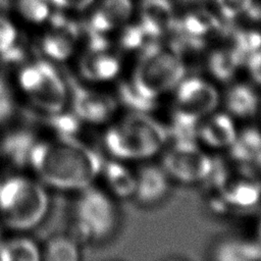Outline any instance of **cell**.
Listing matches in <instances>:
<instances>
[{
	"label": "cell",
	"mask_w": 261,
	"mask_h": 261,
	"mask_svg": "<svg viewBox=\"0 0 261 261\" xmlns=\"http://www.w3.org/2000/svg\"><path fill=\"white\" fill-rule=\"evenodd\" d=\"M42 121L48 124L58 136H74L82 122L72 111L63 112V110L44 112Z\"/></svg>",
	"instance_id": "23"
},
{
	"label": "cell",
	"mask_w": 261,
	"mask_h": 261,
	"mask_svg": "<svg viewBox=\"0 0 261 261\" xmlns=\"http://www.w3.org/2000/svg\"><path fill=\"white\" fill-rule=\"evenodd\" d=\"M119 59L113 54L102 51V49L92 50L80 63V72L88 81L107 82L114 79L120 71Z\"/></svg>",
	"instance_id": "14"
},
{
	"label": "cell",
	"mask_w": 261,
	"mask_h": 261,
	"mask_svg": "<svg viewBox=\"0 0 261 261\" xmlns=\"http://www.w3.org/2000/svg\"><path fill=\"white\" fill-rule=\"evenodd\" d=\"M231 157L237 163H253L261 152V130L256 127H247L238 132L237 137L228 148Z\"/></svg>",
	"instance_id": "17"
},
{
	"label": "cell",
	"mask_w": 261,
	"mask_h": 261,
	"mask_svg": "<svg viewBox=\"0 0 261 261\" xmlns=\"http://www.w3.org/2000/svg\"><path fill=\"white\" fill-rule=\"evenodd\" d=\"M118 98L121 102H123L126 106H128L132 111L139 112H147L155 105L156 101H151L143 96H141L134 87L129 84L122 85L118 90Z\"/></svg>",
	"instance_id": "25"
},
{
	"label": "cell",
	"mask_w": 261,
	"mask_h": 261,
	"mask_svg": "<svg viewBox=\"0 0 261 261\" xmlns=\"http://www.w3.org/2000/svg\"><path fill=\"white\" fill-rule=\"evenodd\" d=\"M66 81L72 112L82 122L101 124L111 120L118 107V101L114 97L77 85L70 77Z\"/></svg>",
	"instance_id": "9"
},
{
	"label": "cell",
	"mask_w": 261,
	"mask_h": 261,
	"mask_svg": "<svg viewBox=\"0 0 261 261\" xmlns=\"http://www.w3.org/2000/svg\"><path fill=\"white\" fill-rule=\"evenodd\" d=\"M218 189L224 203L239 208L256 205L261 199V180L255 172L240 168L222 171Z\"/></svg>",
	"instance_id": "10"
},
{
	"label": "cell",
	"mask_w": 261,
	"mask_h": 261,
	"mask_svg": "<svg viewBox=\"0 0 261 261\" xmlns=\"http://www.w3.org/2000/svg\"><path fill=\"white\" fill-rule=\"evenodd\" d=\"M73 41L72 34L66 32H54L45 36L42 42V47L49 57L56 60H63L72 53Z\"/></svg>",
	"instance_id": "21"
},
{
	"label": "cell",
	"mask_w": 261,
	"mask_h": 261,
	"mask_svg": "<svg viewBox=\"0 0 261 261\" xmlns=\"http://www.w3.org/2000/svg\"><path fill=\"white\" fill-rule=\"evenodd\" d=\"M100 156L74 136L37 141L29 165L49 186L83 190L92 185L102 168Z\"/></svg>",
	"instance_id": "1"
},
{
	"label": "cell",
	"mask_w": 261,
	"mask_h": 261,
	"mask_svg": "<svg viewBox=\"0 0 261 261\" xmlns=\"http://www.w3.org/2000/svg\"><path fill=\"white\" fill-rule=\"evenodd\" d=\"M48 195L37 181L12 176L0 182V213L5 224L13 229H30L46 215Z\"/></svg>",
	"instance_id": "3"
},
{
	"label": "cell",
	"mask_w": 261,
	"mask_h": 261,
	"mask_svg": "<svg viewBox=\"0 0 261 261\" xmlns=\"http://www.w3.org/2000/svg\"><path fill=\"white\" fill-rule=\"evenodd\" d=\"M20 89L43 112L63 110L68 99V85L63 74L46 60L23 65L17 75Z\"/></svg>",
	"instance_id": "5"
},
{
	"label": "cell",
	"mask_w": 261,
	"mask_h": 261,
	"mask_svg": "<svg viewBox=\"0 0 261 261\" xmlns=\"http://www.w3.org/2000/svg\"><path fill=\"white\" fill-rule=\"evenodd\" d=\"M219 11L227 17H237L246 13L253 5V0H214Z\"/></svg>",
	"instance_id": "26"
},
{
	"label": "cell",
	"mask_w": 261,
	"mask_h": 261,
	"mask_svg": "<svg viewBox=\"0 0 261 261\" xmlns=\"http://www.w3.org/2000/svg\"><path fill=\"white\" fill-rule=\"evenodd\" d=\"M40 259V250L35 242L28 238H12L0 242L1 261H36Z\"/></svg>",
	"instance_id": "18"
},
{
	"label": "cell",
	"mask_w": 261,
	"mask_h": 261,
	"mask_svg": "<svg viewBox=\"0 0 261 261\" xmlns=\"http://www.w3.org/2000/svg\"><path fill=\"white\" fill-rule=\"evenodd\" d=\"M161 166L169 178L182 184L200 182L214 169L210 156L191 140L175 141L165 152Z\"/></svg>",
	"instance_id": "8"
},
{
	"label": "cell",
	"mask_w": 261,
	"mask_h": 261,
	"mask_svg": "<svg viewBox=\"0 0 261 261\" xmlns=\"http://www.w3.org/2000/svg\"><path fill=\"white\" fill-rule=\"evenodd\" d=\"M52 5L68 10H84L90 7L95 0H50Z\"/></svg>",
	"instance_id": "30"
},
{
	"label": "cell",
	"mask_w": 261,
	"mask_h": 261,
	"mask_svg": "<svg viewBox=\"0 0 261 261\" xmlns=\"http://www.w3.org/2000/svg\"><path fill=\"white\" fill-rule=\"evenodd\" d=\"M34 132L27 128H16L8 132L0 142L1 155L17 167L29 165L30 155L37 143Z\"/></svg>",
	"instance_id": "13"
},
{
	"label": "cell",
	"mask_w": 261,
	"mask_h": 261,
	"mask_svg": "<svg viewBox=\"0 0 261 261\" xmlns=\"http://www.w3.org/2000/svg\"><path fill=\"white\" fill-rule=\"evenodd\" d=\"M137 186L134 197L144 205L160 202L169 189V177L162 166L144 165L137 173Z\"/></svg>",
	"instance_id": "12"
},
{
	"label": "cell",
	"mask_w": 261,
	"mask_h": 261,
	"mask_svg": "<svg viewBox=\"0 0 261 261\" xmlns=\"http://www.w3.org/2000/svg\"><path fill=\"white\" fill-rule=\"evenodd\" d=\"M215 257L222 261L260 260L261 244L247 241H229L221 244L215 251Z\"/></svg>",
	"instance_id": "19"
},
{
	"label": "cell",
	"mask_w": 261,
	"mask_h": 261,
	"mask_svg": "<svg viewBox=\"0 0 261 261\" xmlns=\"http://www.w3.org/2000/svg\"><path fill=\"white\" fill-rule=\"evenodd\" d=\"M236 51H217L213 53L208 62V68L217 80L227 81L231 79L240 64Z\"/></svg>",
	"instance_id": "20"
},
{
	"label": "cell",
	"mask_w": 261,
	"mask_h": 261,
	"mask_svg": "<svg viewBox=\"0 0 261 261\" xmlns=\"http://www.w3.org/2000/svg\"><path fill=\"white\" fill-rule=\"evenodd\" d=\"M185 64L174 53L152 51L136 65L130 85L144 98L156 101L173 91L185 77Z\"/></svg>",
	"instance_id": "4"
},
{
	"label": "cell",
	"mask_w": 261,
	"mask_h": 261,
	"mask_svg": "<svg viewBox=\"0 0 261 261\" xmlns=\"http://www.w3.org/2000/svg\"><path fill=\"white\" fill-rule=\"evenodd\" d=\"M224 104L231 117L250 118L258 111L259 97L250 86L237 84L228 89L224 97Z\"/></svg>",
	"instance_id": "16"
},
{
	"label": "cell",
	"mask_w": 261,
	"mask_h": 261,
	"mask_svg": "<svg viewBox=\"0 0 261 261\" xmlns=\"http://www.w3.org/2000/svg\"><path fill=\"white\" fill-rule=\"evenodd\" d=\"M75 215L77 230L85 239H104L117 224V210L112 199L91 186L83 189L76 202Z\"/></svg>",
	"instance_id": "7"
},
{
	"label": "cell",
	"mask_w": 261,
	"mask_h": 261,
	"mask_svg": "<svg viewBox=\"0 0 261 261\" xmlns=\"http://www.w3.org/2000/svg\"><path fill=\"white\" fill-rule=\"evenodd\" d=\"M257 236H258V238H259V240H260V243H261V218L259 219V221H258V224H257Z\"/></svg>",
	"instance_id": "32"
},
{
	"label": "cell",
	"mask_w": 261,
	"mask_h": 261,
	"mask_svg": "<svg viewBox=\"0 0 261 261\" xmlns=\"http://www.w3.org/2000/svg\"><path fill=\"white\" fill-rule=\"evenodd\" d=\"M247 69L251 79L261 86V49L248 57Z\"/></svg>",
	"instance_id": "29"
},
{
	"label": "cell",
	"mask_w": 261,
	"mask_h": 261,
	"mask_svg": "<svg viewBox=\"0 0 261 261\" xmlns=\"http://www.w3.org/2000/svg\"><path fill=\"white\" fill-rule=\"evenodd\" d=\"M100 173L103 174L105 184L113 196L121 199L134 197L137 175L120 160L103 163Z\"/></svg>",
	"instance_id": "15"
},
{
	"label": "cell",
	"mask_w": 261,
	"mask_h": 261,
	"mask_svg": "<svg viewBox=\"0 0 261 261\" xmlns=\"http://www.w3.org/2000/svg\"><path fill=\"white\" fill-rule=\"evenodd\" d=\"M15 108V102L13 93L8 83L0 77V122H4L9 119Z\"/></svg>",
	"instance_id": "27"
},
{
	"label": "cell",
	"mask_w": 261,
	"mask_h": 261,
	"mask_svg": "<svg viewBox=\"0 0 261 261\" xmlns=\"http://www.w3.org/2000/svg\"><path fill=\"white\" fill-rule=\"evenodd\" d=\"M45 258L52 261H74L80 257L76 244L66 237H55L48 242L44 251Z\"/></svg>",
	"instance_id": "22"
},
{
	"label": "cell",
	"mask_w": 261,
	"mask_h": 261,
	"mask_svg": "<svg viewBox=\"0 0 261 261\" xmlns=\"http://www.w3.org/2000/svg\"><path fill=\"white\" fill-rule=\"evenodd\" d=\"M238 130L228 113L212 112L204 117L197 126V138L212 149H228Z\"/></svg>",
	"instance_id": "11"
},
{
	"label": "cell",
	"mask_w": 261,
	"mask_h": 261,
	"mask_svg": "<svg viewBox=\"0 0 261 261\" xmlns=\"http://www.w3.org/2000/svg\"><path fill=\"white\" fill-rule=\"evenodd\" d=\"M219 103L216 88L198 76L184 77L174 89L172 122L198 125Z\"/></svg>",
	"instance_id": "6"
},
{
	"label": "cell",
	"mask_w": 261,
	"mask_h": 261,
	"mask_svg": "<svg viewBox=\"0 0 261 261\" xmlns=\"http://www.w3.org/2000/svg\"><path fill=\"white\" fill-rule=\"evenodd\" d=\"M253 164H254V167H255L256 172L261 176V152H260L259 155L256 157V159L254 160Z\"/></svg>",
	"instance_id": "31"
},
{
	"label": "cell",
	"mask_w": 261,
	"mask_h": 261,
	"mask_svg": "<svg viewBox=\"0 0 261 261\" xmlns=\"http://www.w3.org/2000/svg\"><path fill=\"white\" fill-rule=\"evenodd\" d=\"M20 15L31 22H42L50 14L52 3L50 0H17Z\"/></svg>",
	"instance_id": "24"
},
{
	"label": "cell",
	"mask_w": 261,
	"mask_h": 261,
	"mask_svg": "<svg viewBox=\"0 0 261 261\" xmlns=\"http://www.w3.org/2000/svg\"><path fill=\"white\" fill-rule=\"evenodd\" d=\"M167 138V129L147 112L130 111L106 129L103 140L113 158L136 161L159 153Z\"/></svg>",
	"instance_id": "2"
},
{
	"label": "cell",
	"mask_w": 261,
	"mask_h": 261,
	"mask_svg": "<svg viewBox=\"0 0 261 261\" xmlns=\"http://www.w3.org/2000/svg\"><path fill=\"white\" fill-rule=\"evenodd\" d=\"M0 242H1V240H0Z\"/></svg>",
	"instance_id": "33"
},
{
	"label": "cell",
	"mask_w": 261,
	"mask_h": 261,
	"mask_svg": "<svg viewBox=\"0 0 261 261\" xmlns=\"http://www.w3.org/2000/svg\"><path fill=\"white\" fill-rule=\"evenodd\" d=\"M16 31L10 21L0 17V54L15 44Z\"/></svg>",
	"instance_id": "28"
}]
</instances>
